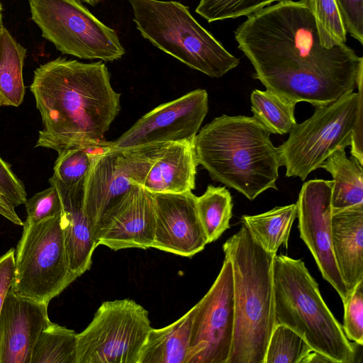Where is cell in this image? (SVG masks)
<instances>
[{
    "label": "cell",
    "mask_w": 363,
    "mask_h": 363,
    "mask_svg": "<svg viewBox=\"0 0 363 363\" xmlns=\"http://www.w3.org/2000/svg\"><path fill=\"white\" fill-rule=\"evenodd\" d=\"M238 48L267 90L294 104L328 105L357 87L363 58L346 43L325 48L305 0H281L247 16Z\"/></svg>",
    "instance_id": "cell-1"
},
{
    "label": "cell",
    "mask_w": 363,
    "mask_h": 363,
    "mask_svg": "<svg viewBox=\"0 0 363 363\" xmlns=\"http://www.w3.org/2000/svg\"><path fill=\"white\" fill-rule=\"evenodd\" d=\"M30 89L43 125L35 147L57 153L106 142L121 110V94L113 89L102 61H49L34 71Z\"/></svg>",
    "instance_id": "cell-2"
},
{
    "label": "cell",
    "mask_w": 363,
    "mask_h": 363,
    "mask_svg": "<svg viewBox=\"0 0 363 363\" xmlns=\"http://www.w3.org/2000/svg\"><path fill=\"white\" fill-rule=\"evenodd\" d=\"M270 134L254 116L216 117L194 138L197 163L212 179L252 201L269 189H277L281 163Z\"/></svg>",
    "instance_id": "cell-3"
},
{
    "label": "cell",
    "mask_w": 363,
    "mask_h": 363,
    "mask_svg": "<svg viewBox=\"0 0 363 363\" xmlns=\"http://www.w3.org/2000/svg\"><path fill=\"white\" fill-rule=\"evenodd\" d=\"M223 250L232 266L234 296L233 337L227 363H265L275 325V255L259 245L244 224L224 242Z\"/></svg>",
    "instance_id": "cell-4"
},
{
    "label": "cell",
    "mask_w": 363,
    "mask_h": 363,
    "mask_svg": "<svg viewBox=\"0 0 363 363\" xmlns=\"http://www.w3.org/2000/svg\"><path fill=\"white\" fill-rule=\"evenodd\" d=\"M275 324L298 333L333 363H354L355 348L323 299L304 262L283 255L273 259Z\"/></svg>",
    "instance_id": "cell-5"
},
{
    "label": "cell",
    "mask_w": 363,
    "mask_h": 363,
    "mask_svg": "<svg viewBox=\"0 0 363 363\" xmlns=\"http://www.w3.org/2000/svg\"><path fill=\"white\" fill-rule=\"evenodd\" d=\"M358 92L344 94L336 101L315 107L311 117L296 123L288 139L277 147L286 177L304 181L335 150L351 145V155L363 165L362 79Z\"/></svg>",
    "instance_id": "cell-6"
},
{
    "label": "cell",
    "mask_w": 363,
    "mask_h": 363,
    "mask_svg": "<svg viewBox=\"0 0 363 363\" xmlns=\"http://www.w3.org/2000/svg\"><path fill=\"white\" fill-rule=\"evenodd\" d=\"M141 35L191 69L218 78L240 63L177 1L128 0Z\"/></svg>",
    "instance_id": "cell-7"
},
{
    "label": "cell",
    "mask_w": 363,
    "mask_h": 363,
    "mask_svg": "<svg viewBox=\"0 0 363 363\" xmlns=\"http://www.w3.org/2000/svg\"><path fill=\"white\" fill-rule=\"evenodd\" d=\"M77 278L69 265L61 213L35 223L25 220L15 250L10 289L19 296L49 304Z\"/></svg>",
    "instance_id": "cell-8"
},
{
    "label": "cell",
    "mask_w": 363,
    "mask_h": 363,
    "mask_svg": "<svg viewBox=\"0 0 363 363\" xmlns=\"http://www.w3.org/2000/svg\"><path fill=\"white\" fill-rule=\"evenodd\" d=\"M32 20L62 54L113 62L125 49L114 30L78 0H28Z\"/></svg>",
    "instance_id": "cell-9"
},
{
    "label": "cell",
    "mask_w": 363,
    "mask_h": 363,
    "mask_svg": "<svg viewBox=\"0 0 363 363\" xmlns=\"http://www.w3.org/2000/svg\"><path fill=\"white\" fill-rule=\"evenodd\" d=\"M151 328L148 311L135 301H104L77 335L76 363H139Z\"/></svg>",
    "instance_id": "cell-10"
},
{
    "label": "cell",
    "mask_w": 363,
    "mask_h": 363,
    "mask_svg": "<svg viewBox=\"0 0 363 363\" xmlns=\"http://www.w3.org/2000/svg\"><path fill=\"white\" fill-rule=\"evenodd\" d=\"M156 146L118 150L107 140L96 146L84 183V206L94 238L104 213L133 185L141 184Z\"/></svg>",
    "instance_id": "cell-11"
},
{
    "label": "cell",
    "mask_w": 363,
    "mask_h": 363,
    "mask_svg": "<svg viewBox=\"0 0 363 363\" xmlns=\"http://www.w3.org/2000/svg\"><path fill=\"white\" fill-rule=\"evenodd\" d=\"M192 309L186 363H227L234 330L233 269L228 258L211 287Z\"/></svg>",
    "instance_id": "cell-12"
},
{
    "label": "cell",
    "mask_w": 363,
    "mask_h": 363,
    "mask_svg": "<svg viewBox=\"0 0 363 363\" xmlns=\"http://www.w3.org/2000/svg\"><path fill=\"white\" fill-rule=\"evenodd\" d=\"M208 111L207 91H191L147 112L118 138L110 141V147L127 150L169 142H194Z\"/></svg>",
    "instance_id": "cell-13"
},
{
    "label": "cell",
    "mask_w": 363,
    "mask_h": 363,
    "mask_svg": "<svg viewBox=\"0 0 363 363\" xmlns=\"http://www.w3.org/2000/svg\"><path fill=\"white\" fill-rule=\"evenodd\" d=\"M333 180L313 179L304 183L298 194L297 217L300 237L311 252L323 277L344 303L350 292L334 257L331 237Z\"/></svg>",
    "instance_id": "cell-14"
},
{
    "label": "cell",
    "mask_w": 363,
    "mask_h": 363,
    "mask_svg": "<svg viewBox=\"0 0 363 363\" xmlns=\"http://www.w3.org/2000/svg\"><path fill=\"white\" fill-rule=\"evenodd\" d=\"M155 212L152 195L139 184L131 186L102 216L94 233L98 245L118 251L153 247Z\"/></svg>",
    "instance_id": "cell-15"
},
{
    "label": "cell",
    "mask_w": 363,
    "mask_h": 363,
    "mask_svg": "<svg viewBox=\"0 0 363 363\" xmlns=\"http://www.w3.org/2000/svg\"><path fill=\"white\" fill-rule=\"evenodd\" d=\"M152 195L155 212L153 248L185 257L202 251L208 243L198 215L196 196L191 191Z\"/></svg>",
    "instance_id": "cell-16"
},
{
    "label": "cell",
    "mask_w": 363,
    "mask_h": 363,
    "mask_svg": "<svg viewBox=\"0 0 363 363\" xmlns=\"http://www.w3.org/2000/svg\"><path fill=\"white\" fill-rule=\"evenodd\" d=\"M48 307L8 291L0 313V363H30L40 333L51 323Z\"/></svg>",
    "instance_id": "cell-17"
},
{
    "label": "cell",
    "mask_w": 363,
    "mask_h": 363,
    "mask_svg": "<svg viewBox=\"0 0 363 363\" xmlns=\"http://www.w3.org/2000/svg\"><path fill=\"white\" fill-rule=\"evenodd\" d=\"M49 182L56 188L61 201V220L69 265L79 277L90 269L97 247L84 206V180L67 186L52 176Z\"/></svg>",
    "instance_id": "cell-18"
},
{
    "label": "cell",
    "mask_w": 363,
    "mask_h": 363,
    "mask_svg": "<svg viewBox=\"0 0 363 363\" xmlns=\"http://www.w3.org/2000/svg\"><path fill=\"white\" fill-rule=\"evenodd\" d=\"M197 166L194 142L158 145L140 185L151 194L191 191L195 188Z\"/></svg>",
    "instance_id": "cell-19"
},
{
    "label": "cell",
    "mask_w": 363,
    "mask_h": 363,
    "mask_svg": "<svg viewBox=\"0 0 363 363\" xmlns=\"http://www.w3.org/2000/svg\"><path fill=\"white\" fill-rule=\"evenodd\" d=\"M334 257L348 291L363 280V203L332 211Z\"/></svg>",
    "instance_id": "cell-20"
},
{
    "label": "cell",
    "mask_w": 363,
    "mask_h": 363,
    "mask_svg": "<svg viewBox=\"0 0 363 363\" xmlns=\"http://www.w3.org/2000/svg\"><path fill=\"white\" fill-rule=\"evenodd\" d=\"M192 308L162 328H151L142 348L139 363H186L191 338Z\"/></svg>",
    "instance_id": "cell-21"
},
{
    "label": "cell",
    "mask_w": 363,
    "mask_h": 363,
    "mask_svg": "<svg viewBox=\"0 0 363 363\" xmlns=\"http://www.w3.org/2000/svg\"><path fill=\"white\" fill-rule=\"evenodd\" d=\"M333 177L332 211L363 203V169L356 157L345 150L333 152L320 165Z\"/></svg>",
    "instance_id": "cell-22"
},
{
    "label": "cell",
    "mask_w": 363,
    "mask_h": 363,
    "mask_svg": "<svg viewBox=\"0 0 363 363\" xmlns=\"http://www.w3.org/2000/svg\"><path fill=\"white\" fill-rule=\"evenodd\" d=\"M296 217V203H291L260 214L244 215L241 220L259 245L276 255L281 245L288 247L291 229Z\"/></svg>",
    "instance_id": "cell-23"
},
{
    "label": "cell",
    "mask_w": 363,
    "mask_h": 363,
    "mask_svg": "<svg viewBox=\"0 0 363 363\" xmlns=\"http://www.w3.org/2000/svg\"><path fill=\"white\" fill-rule=\"evenodd\" d=\"M26 50L0 25V101L1 106H19L25 86L23 67Z\"/></svg>",
    "instance_id": "cell-24"
},
{
    "label": "cell",
    "mask_w": 363,
    "mask_h": 363,
    "mask_svg": "<svg viewBox=\"0 0 363 363\" xmlns=\"http://www.w3.org/2000/svg\"><path fill=\"white\" fill-rule=\"evenodd\" d=\"M196 206L208 243L218 240L230 228L233 204L225 187L208 185L201 196L196 197Z\"/></svg>",
    "instance_id": "cell-25"
},
{
    "label": "cell",
    "mask_w": 363,
    "mask_h": 363,
    "mask_svg": "<svg viewBox=\"0 0 363 363\" xmlns=\"http://www.w3.org/2000/svg\"><path fill=\"white\" fill-rule=\"evenodd\" d=\"M77 335L73 330L51 322L40 333L30 363H76Z\"/></svg>",
    "instance_id": "cell-26"
},
{
    "label": "cell",
    "mask_w": 363,
    "mask_h": 363,
    "mask_svg": "<svg viewBox=\"0 0 363 363\" xmlns=\"http://www.w3.org/2000/svg\"><path fill=\"white\" fill-rule=\"evenodd\" d=\"M251 109L256 118L273 134L289 133L296 124V104L266 90H254L250 96Z\"/></svg>",
    "instance_id": "cell-27"
},
{
    "label": "cell",
    "mask_w": 363,
    "mask_h": 363,
    "mask_svg": "<svg viewBox=\"0 0 363 363\" xmlns=\"http://www.w3.org/2000/svg\"><path fill=\"white\" fill-rule=\"evenodd\" d=\"M318 352L294 330L275 324L265 354V363H313Z\"/></svg>",
    "instance_id": "cell-28"
},
{
    "label": "cell",
    "mask_w": 363,
    "mask_h": 363,
    "mask_svg": "<svg viewBox=\"0 0 363 363\" xmlns=\"http://www.w3.org/2000/svg\"><path fill=\"white\" fill-rule=\"evenodd\" d=\"M315 20L325 48L346 43L347 30L336 0H305Z\"/></svg>",
    "instance_id": "cell-29"
},
{
    "label": "cell",
    "mask_w": 363,
    "mask_h": 363,
    "mask_svg": "<svg viewBox=\"0 0 363 363\" xmlns=\"http://www.w3.org/2000/svg\"><path fill=\"white\" fill-rule=\"evenodd\" d=\"M97 145L67 148L59 152L52 176L67 186H74L84 180Z\"/></svg>",
    "instance_id": "cell-30"
},
{
    "label": "cell",
    "mask_w": 363,
    "mask_h": 363,
    "mask_svg": "<svg viewBox=\"0 0 363 363\" xmlns=\"http://www.w3.org/2000/svg\"><path fill=\"white\" fill-rule=\"evenodd\" d=\"M281 0H200L196 12L208 23L248 16Z\"/></svg>",
    "instance_id": "cell-31"
},
{
    "label": "cell",
    "mask_w": 363,
    "mask_h": 363,
    "mask_svg": "<svg viewBox=\"0 0 363 363\" xmlns=\"http://www.w3.org/2000/svg\"><path fill=\"white\" fill-rule=\"evenodd\" d=\"M343 304V331L349 340L363 345V280L354 286Z\"/></svg>",
    "instance_id": "cell-32"
},
{
    "label": "cell",
    "mask_w": 363,
    "mask_h": 363,
    "mask_svg": "<svg viewBox=\"0 0 363 363\" xmlns=\"http://www.w3.org/2000/svg\"><path fill=\"white\" fill-rule=\"evenodd\" d=\"M26 221L35 223L61 213V201L56 188L50 186L27 199Z\"/></svg>",
    "instance_id": "cell-33"
},
{
    "label": "cell",
    "mask_w": 363,
    "mask_h": 363,
    "mask_svg": "<svg viewBox=\"0 0 363 363\" xmlns=\"http://www.w3.org/2000/svg\"><path fill=\"white\" fill-rule=\"evenodd\" d=\"M0 194L14 206L25 204L27 194L23 183L11 169V165L0 156Z\"/></svg>",
    "instance_id": "cell-34"
},
{
    "label": "cell",
    "mask_w": 363,
    "mask_h": 363,
    "mask_svg": "<svg viewBox=\"0 0 363 363\" xmlns=\"http://www.w3.org/2000/svg\"><path fill=\"white\" fill-rule=\"evenodd\" d=\"M347 33L363 44V0H336Z\"/></svg>",
    "instance_id": "cell-35"
},
{
    "label": "cell",
    "mask_w": 363,
    "mask_h": 363,
    "mask_svg": "<svg viewBox=\"0 0 363 363\" xmlns=\"http://www.w3.org/2000/svg\"><path fill=\"white\" fill-rule=\"evenodd\" d=\"M15 270V250L9 249L0 257V313L10 290Z\"/></svg>",
    "instance_id": "cell-36"
},
{
    "label": "cell",
    "mask_w": 363,
    "mask_h": 363,
    "mask_svg": "<svg viewBox=\"0 0 363 363\" xmlns=\"http://www.w3.org/2000/svg\"><path fill=\"white\" fill-rule=\"evenodd\" d=\"M0 215L17 225H23V222L17 215L15 211V207L8 201V199L4 196L1 194Z\"/></svg>",
    "instance_id": "cell-37"
},
{
    "label": "cell",
    "mask_w": 363,
    "mask_h": 363,
    "mask_svg": "<svg viewBox=\"0 0 363 363\" xmlns=\"http://www.w3.org/2000/svg\"><path fill=\"white\" fill-rule=\"evenodd\" d=\"M79 1H84L91 6H93L97 5L101 1V0H79Z\"/></svg>",
    "instance_id": "cell-38"
},
{
    "label": "cell",
    "mask_w": 363,
    "mask_h": 363,
    "mask_svg": "<svg viewBox=\"0 0 363 363\" xmlns=\"http://www.w3.org/2000/svg\"><path fill=\"white\" fill-rule=\"evenodd\" d=\"M1 10H0V25L2 23V18H1Z\"/></svg>",
    "instance_id": "cell-39"
},
{
    "label": "cell",
    "mask_w": 363,
    "mask_h": 363,
    "mask_svg": "<svg viewBox=\"0 0 363 363\" xmlns=\"http://www.w3.org/2000/svg\"><path fill=\"white\" fill-rule=\"evenodd\" d=\"M0 10L1 11V4L0 2Z\"/></svg>",
    "instance_id": "cell-40"
},
{
    "label": "cell",
    "mask_w": 363,
    "mask_h": 363,
    "mask_svg": "<svg viewBox=\"0 0 363 363\" xmlns=\"http://www.w3.org/2000/svg\"><path fill=\"white\" fill-rule=\"evenodd\" d=\"M1 106V101H0V106Z\"/></svg>",
    "instance_id": "cell-41"
}]
</instances>
